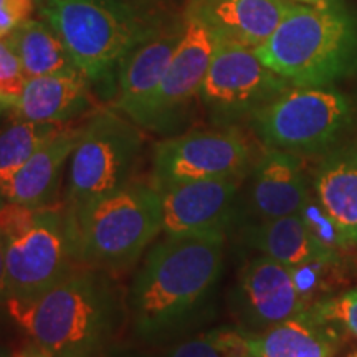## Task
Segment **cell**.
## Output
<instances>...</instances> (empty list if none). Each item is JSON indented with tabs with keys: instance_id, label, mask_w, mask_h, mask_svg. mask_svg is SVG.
Here are the masks:
<instances>
[{
	"instance_id": "cell-29",
	"label": "cell",
	"mask_w": 357,
	"mask_h": 357,
	"mask_svg": "<svg viewBox=\"0 0 357 357\" xmlns=\"http://www.w3.org/2000/svg\"><path fill=\"white\" fill-rule=\"evenodd\" d=\"M35 0H3L0 3V37L6 38L13 30L30 20Z\"/></svg>"
},
{
	"instance_id": "cell-17",
	"label": "cell",
	"mask_w": 357,
	"mask_h": 357,
	"mask_svg": "<svg viewBox=\"0 0 357 357\" xmlns=\"http://www.w3.org/2000/svg\"><path fill=\"white\" fill-rule=\"evenodd\" d=\"M310 178L312 195L357 248V141L339 142L321 155Z\"/></svg>"
},
{
	"instance_id": "cell-14",
	"label": "cell",
	"mask_w": 357,
	"mask_h": 357,
	"mask_svg": "<svg viewBox=\"0 0 357 357\" xmlns=\"http://www.w3.org/2000/svg\"><path fill=\"white\" fill-rule=\"evenodd\" d=\"M293 6L291 0H190L187 13L197 17L218 43L257 48Z\"/></svg>"
},
{
	"instance_id": "cell-34",
	"label": "cell",
	"mask_w": 357,
	"mask_h": 357,
	"mask_svg": "<svg viewBox=\"0 0 357 357\" xmlns=\"http://www.w3.org/2000/svg\"><path fill=\"white\" fill-rule=\"evenodd\" d=\"M347 357H357V349H356V351H352V352H351V354H349V356H347Z\"/></svg>"
},
{
	"instance_id": "cell-22",
	"label": "cell",
	"mask_w": 357,
	"mask_h": 357,
	"mask_svg": "<svg viewBox=\"0 0 357 357\" xmlns=\"http://www.w3.org/2000/svg\"><path fill=\"white\" fill-rule=\"evenodd\" d=\"M6 38L19 58L26 79L77 68L58 33L43 22H25Z\"/></svg>"
},
{
	"instance_id": "cell-21",
	"label": "cell",
	"mask_w": 357,
	"mask_h": 357,
	"mask_svg": "<svg viewBox=\"0 0 357 357\" xmlns=\"http://www.w3.org/2000/svg\"><path fill=\"white\" fill-rule=\"evenodd\" d=\"M245 242L288 268L323 258L342 260L314 238L301 213L255 222L245 231Z\"/></svg>"
},
{
	"instance_id": "cell-16",
	"label": "cell",
	"mask_w": 357,
	"mask_h": 357,
	"mask_svg": "<svg viewBox=\"0 0 357 357\" xmlns=\"http://www.w3.org/2000/svg\"><path fill=\"white\" fill-rule=\"evenodd\" d=\"M184 35L181 26H160L158 32L132 48L118 68L114 108L137 124L147 102L158 91Z\"/></svg>"
},
{
	"instance_id": "cell-31",
	"label": "cell",
	"mask_w": 357,
	"mask_h": 357,
	"mask_svg": "<svg viewBox=\"0 0 357 357\" xmlns=\"http://www.w3.org/2000/svg\"><path fill=\"white\" fill-rule=\"evenodd\" d=\"M12 357H50L47 354V352H43L42 349H38L37 346H35V351H30V352H15Z\"/></svg>"
},
{
	"instance_id": "cell-5",
	"label": "cell",
	"mask_w": 357,
	"mask_h": 357,
	"mask_svg": "<svg viewBox=\"0 0 357 357\" xmlns=\"http://www.w3.org/2000/svg\"><path fill=\"white\" fill-rule=\"evenodd\" d=\"M42 15L89 82L113 77L132 48L158 32L155 20L128 0H38Z\"/></svg>"
},
{
	"instance_id": "cell-32",
	"label": "cell",
	"mask_w": 357,
	"mask_h": 357,
	"mask_svg": "<svg viewBox=\"0 0 357 357\" xmlns=\"http://www.w3.org/2000/svg\"><path fill=\"white\" fill-rule=\"evenodd\" d=\"M291 2H296V3H306V6H318V3L328 2V0H291Z\"/></svg>"
},
{
	"instance_id": "cell-11",
	"label": "cell",
	"mask_w": 357,
	"mask_h": 357,
	"mask_svg": "<svg viewBox=\"0 0 357 357\" xmlns=\"http://www.w3.org/2000/svg\"><path fill=\"white\" fill-rule=\"evenodd\" d=\"M217 38L197 17L185 13L184 35L178 43L158 91L147 102L137 126L164 131L181 121L194 98L200 95L204 79L217 50Z\"/></svg>"
},
{
	"instance_id": "cell-15",
	"label": "cell",
	"mask_w": 357,
	"mask_h": 357,
	"mask_svg": "<svg viewBox=\"0 0 357 357\" xmlns=\"http://www.w3.org/2000/svg\"><path fill=\"white\" fill-rule=\"evenodd\" d=\"M247 207L257 222L300 213L311 194L301 158L266 149L252 167Z\"/></svg>"
},
{
	"instance_id": "cell-26",
	"label": "cell",
	"mask_w": 357,
	"mask_h": 357,
	"mask_svg": "<svg viewBox=\"0 0 357 357\" xmlns=\"http://www.w3.org/2000/svg\"><path fill=\"white\" fill-rule=\"evenodd\" d=\"M301 217L305 218L307 229L314 238L323 245L326 250L334 253V255L344 258V255L349 250H352V247L349 240L346 238V235L342 234L341 229L336 225V222L333 220L328 213L324 212V208L321 207L318 200H316L312 192L307 197L305 207L301 208Z\"/></svg>"
},
{
	"instance_id": "cell-1",
	"label": "cell",
	"mask_w": 357,
	"mask_h": 357,
	"mask_svg": "<svg viewBox=\"0 0 357 357\" xmlns=\"http://www.w3.org/2000/svg\"><path fill=\"white\" fill-rule=\"evenodd\" d=\"M223 248L225 231L166 235L155 243L129 289L134 333L159 342L194 326L222 273Z\"/></svg>"
},
{
	"instance_id": "cell-35",
	"label": "cell",
	"mask_w": 357,
	"mask_h": 357,
	"mask_svg": "<svg viewBox=\"0 0 357 357\" xmlns=\"http://www.w3.org/2000/svg\"><path fill=\"white\" fill-rule=\"evenodd\" d=\"M91 357H108V356H106V354H101V352H100V354H96V356H91Z\"/></svg>"
},
{
	"instance_id": "cell-18",
	"label": "cell",
	"mask_w": 357,
	"mask_h": 357,
	"mask_svg": "<svg viewBox=\"0 0 357 357\" xmlns=\"http://www.w3.org/2000/svg\"><path fill=\"white\" fill-rule=\"evenodd\" d=\"M88 82L78 68L26 79L12 108L20 121L66 124L91 108Z\"/></svg>"
},
{
	"instance_id": "cell-13",
	"label": "cell",
	"mask_w": 357,
	"mask_h": 357,
	"mask_svg": "<svg viewBox=\"0 0 357 357\" xmlns=\"http://www.w3.org/2000/svg\"><path fill=\"white\" fill-rule=\"evenodd\" d=\"M236 301L250 333H260L307 311L291 270L265 255L252 258L243 265Z\"/></svg>"
},
{
	"instance_id": "cell-25",
	"label": "cell",
	"mask_w": 357,
	"mask_h": 357,
	"mask_svg": "<svg viewBox=\"0 0 357 357\" xmlns=\"http://www.w3.org/2000/svg\"><path fill=\"white\" fill-rule=\"evenodd\" d=\"M294 284L307 310L324 298L336 294V289L344 283L342 260L323 258L289 268Z\"/></svg>"
},
{
	"instance_id": "cell-7",
	"label": "cell",
	"mask_w": 357,
	"mask_h": 357,
	"mask_svg": "<svg viewBox=\"0 0 357 357\" xmlns=\"http://www.w3.org/2000/svg\"><path fill=\"white\" fill-rule=\"evenodd\" d=\"M252 128L268 149L312 158L341 142L356 123V106L336 86H291L257 111Z\"/></svg>"
},
{
	"instance_id": "cell-30",
	"label": "cell",
	"mask_w": 357,
	"mask_h": 357,
	"mask_svg": "<svg viewBox=\"0 0 357 357\" xmlns=\"http://www.w3.org/2000/svg\"><path fill=\"white\" fill-rule=\"evenodd\" d=\"M8 300V281H7V261H6V238L0 234V303L6 305Z\"/></svg>"
},
{
	"instance_id": "cell-24",
	"label": "cell",
	"mask_w": 357,
	"mask_h": 357,
	"mask_svg": "<svg viewBox=\"0 0 357 357\" xmlns=\"http://www.w3.org/2000/svg\"><path fill=\"white\" fill-rule=\"evenodd\" d=\"M160 357H252L247 329L217 328L197 337L184 339Z\"/></svg>"
},
{
	"instance_id": "cell-37",
	"label": "cell",
	"mask_w": 357,
	"mask_h": 357,
	"mask_svg": "<svg viewBox=\"0 0 357 357\" xmlns=\"http://www.w3.org/2000/svg\"><path fill=\"white\" fill-rule=\"evenodd\" d=\"M0 38H2V37H0Z\"/></svg>"
},
{
	"instance_id": "cell-2",
	"label": "cell",
	"mask_w": 357,
	"mask_h": 357,
	"mask_svg": "<svg viewBox=\"0 0 357 357\" xmlns=\"http://www.w3.org/2000/svg\"><path fill=\"white\" fill-rule=\"evenodd\" d=\"M8 314L50 357L100 354L121 319L123 303L109 275L78 265L32 300L8 298Z\"/></svg>"
},
{
	"instance_id": "cell-10",
	"label": "cell",
	"mask_w": 357,
	"mask_h": 357,
	"mask_svg": "<svg viewBox=\"0 0 357 357\" xmlns=\"http://www.w3.org/2000/svg\"><path fill=\"white\" fill-rule=\"evenodd\" d=\"M257 162L252 144L235 126L187 132L154 149L155 187L202 178H243Z\"/></svg>"
},
{
	"instance_id": "cell-3",
	"label": "cell",
	"mask_w": 357,
	"mask_h": 357,
	"mask_svg": "<svg viewBox=\"0 0 357 357\" xmlns=\"http://www.w3.org/2000/svg\"><path fill=\"white\" fill-rule=\"evenodd\" d=\"M291 86H333L357 68V17L339 0L296 3L253 48Z\"/></svg>"
},
{
	"instance_id": "cell-36",
	"label": "cell",
	"mask_w": 357,
	"mask_h": 357,
	"mask_svg": "<svg viewBox=\"0 0 357 357\" xmlns=\"http://www.w3.org/2000/svg\"><path fill=\"white\" fill-rule=\"evenodd\" d=\"M3 2V0H0V3H2Z\"/></svg>"
},
{
	"instance_id": "cell-33",
	"label": "cell",
	"mask_w": 357,
	"mask_h": 357,
	"mask_svg": "<svg viewBox=\"0 0 357 357\" xmlns=\"http://www.w3.org/2000/svg\"><path fill=\"white\" fill-rule=\"evenodd\" d=\"M0 357H8L6 349H2V347H0Z\"/></svg>"
},
{
	"instance_id": "cell-23",
	"label": "cell",
	"mask_w": 357,
	"mask_h": 357,
	"mask_svg": "<svg viewBox=\"0 0 357 357\" xmlns=\"http://www.w3.org/2000/svg\"><path fill=\"white\" fill-rule=\"evenodd\" d=\"M66 126L60 123L17 121L0 132V195L19 169L48 139Z\"/></svg>"
},
{
	"instance_id": "cell-6",
	"label": "cell",
	"mask_w": 357,
	"mask_h": 357,
	"mask_svg": "<svg viewBox=\"0 0 357 357\" xmlns=\"http://www.w3.org/2000/svg\"><path fill=\"white\" fill-rule=\"evenodd\" d=\"M0 234L6 238L8 298H37L78 266L71 252L65 205L0 204Z\"/></svg>"
},
{
	"instance_id": "cell-20",
	"label": "cell",
	"mask_w": 357,
	"mask_h": 357,
	"mask_svg": "<svg viewBox=\"0 0 357 357\" xmlns=\"http://www.w3.org/2000/svg\"><path fill=\"white\" fill-rule=\"evenodd\" d=\"M336 326L316 318L307 310L283 323L248 331L252 357H334L341 346Z\"/></svg>"
},
{
	"instance_id": "cell-4",
	"label": "cell",
	"mask_w": 357,
	"mask_h": 357,
	"mask_svg": "<svg viewBox=\"0 0 357 357\" xmlns=\"http://www.w3.org/2000/svg\"><path fill=\"white\" fill-rule=\"evenodd\" d=\"M65 212L75 260L106 273L136 265L162 231L160 192L139 182L91 202L65 205Z\"/></svg>"
},
{
	"instance_id": "cell-27",
	"label": "cell",
	"mask_w": 357,
	"mask_h": 357,
	"mask_svg": "<svg viewBox=\"0 0 357 357\" xmlns=\"http://www.w3.org/2000/svg\"><path fill=\"white\" fill-rule=\"evenodd\" d=\"M310 311L316 318L336 326L342 334L357 339V288L339 291L312 305Z\"/></svg>"
},
{
	"instance_id": "cell-9",
	"label": "cell",
	"mask_w": 357,
	"mask_h": 357,
	"mask_svg": "<svg viewBox=\"0 0 357 357\" xmlns=\"http://www.w3.org/2000/svg\"><path fill=\"white\" fill-rule=\"evenodd\" d=\"M288 88L291 83L268 68L253 48L218 43L199 98L213 123L235 126Z\"/></svg>"
},
{
	"instance_id": "cell-12",
	"label": "cell",
	"mask_w": 357,
	"mask_h": 357,
	"mask_svg": "<svg viewBox=\"0 0 357 357\" xmlns=\"http://www.w3.org/2000/svg\"><path fill=\"white\" fill-rule=\"evenodd\" d=\"M243 178H202L158 187L162 231L171 236L225 231Z\"/></svg>"
},
{
	"instance_id": "cell-19",
	"label": "cell",
	"mask_w": 357,
	"mask_h": 357,
	"mask_svg": "<svg viewBox=\"0 0 357 357\" xmlns=\"http://www.w3.org/2000/svg\"><path fill=\"white\" fill-rule=\"evenodd\" d=\"M79 128L65 126L48 139L40 149L13 174L3 187L0 200L25 205L45 207L52 205L60 187L61 169L73 154L78 141Z\"/></svg>"
},
{
	"instance_id": "cell-28",
	"label": "cell",
	"mask_w": 357,
	"mask_h": 357,
	"mask_svg": "<svg viewBox=\"0 0 357 357\" xmlns=\"http://www.w3.org/2000/svg\"><path fill=\"white\" fill-rule=\"evenodd\" d=\"M25 83L26 78L15 52L7 38H0V105H15Z\"/></svg>"
},
{
	"instance_id": "cell-8",
	"label": "cell",
	"mask_w": 357,
	"mask_h": 357,
	"mask_svg": "<svg viewBox=\"0 0 357 357\" xmlns=\"http://www.w3.org/2000/svg\"><path fill=\"white\" fill-rule=\"evenodd\" d=\"M142 142L139 128L131 119L111 109L93 116L79 128L70 158L65 205L91 202L128 185Z\"/></svg>"
}]
</instances>
